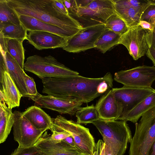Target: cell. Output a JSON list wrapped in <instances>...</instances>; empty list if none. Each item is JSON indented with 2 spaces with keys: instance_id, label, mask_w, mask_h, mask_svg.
I'll list each match as a JSON object with an SVG mask.
<instances>
[{
  "instance_id": "cell-13",
  "label": "cell",
  "mask_w": 155,
  "mask_h": 155,
  "mask_svg": "<svg viewBox=\"0 0 155 155\" xmlns=\"http://www.w3.org/2000/svg\"><path fill=\"white\" fill-rule=\"evenodd\" d=\"M35 105L58 112L61 114L74 115L81 107L83 103L40 94L33 100Z\"/></svg>"
},
{
  "instance_id": "cell-18",
  "label": "cell",
  "mask_w": 155,
  "mask_h": 155,
  "mask_svg": "<svg viewBox=\"0 0 155 155\" xmlns=\"http://www.w3.org/2000/svg\"><path fill=\"white\" fill-rule=\"evenodd\" d=\"M113 1L115 13L124 21L129 28L139 25L141 15L146 6L137 8L128 5L125 0Z\"/></svg>"
},
{
  "instance_id": "cell-12",
  "label": "cell",
  "mask_w": 155,
  "mask_h": 155,
  "mask_svg": "<svg viewBox=\"0 0 155 155\" xmlns=\"http://www.w3.org/2000/svg\"><path fill=\"white\" fill-rule=\"evenodd\" d=\"M116 100L122 106L123 113L130 110L155 92L152 87H140L124 86L112 89Z\"/></svg>"
},
{
  "instance_id": "cell-37",
  "label": "cell",
  "mask_w": 155,
  "mask_h": 155,
  "mask_svg": "<svg viewBox=\"0 0 155 155\" xmlns=\"http://www.w3.org/2000/svg\"><path fill=\"white\" fill-rule=\"evenodd\" d=\"M0 52L4 55H5V53L7 52V38L4 37L1 32H0Z\"/></svg>"
},
{
  "instance_id": "cell-33",
  "label": "cell",
  "mask_w": 155,
  "mask_h": 155,
  "mask_svg": "<svg viewBox=\"0 0 155 155\" xmlns=\"http://www.w3.org/2000/svg\"><path fill=\"white\" fill-rule=\"evenodd\" d=\"M52 132V135L48 138L54 143L60 142L71 136L68 132L64 130L60 131L53 130Z\"/></svg>"
},
{
  "instance_id": "cell-5",
  "label": "cell",
  "mask_w": 155,
  "mask_h": 155,
  "mask_svg": "<svg viewBox=\"0 0 155 155\" xmlns=\"http://www.w3.org/2000/svg\"><path fill=\"white\" fill-rule=\"evenodd\" d=\"M25 70L42 79L48 78H64L79 75L49 55L45 57L35 54L28 57L24 63Z\"/></svg>"
},
{
  "instance_id": "cell-20",
  "label": "cell",
  "mask_w": 155,
  "mask_h": 155,
  "mask_svg": "<svg viewBox=\"0 0 155 155\" xmlns=\"http://www.w3.org/2000/svg\"><path fill=\"white\" fill-rule=\"evenodd\" d=\"M24 116L35 127L39 129L52 130L53 118L41 107L35 105L28 108L22 112Z\"/></svg>"
},
{
  "instance_id": "cell-26",
  "label": "cell",
  "mask_w": 155,
  "mask_h": 155,
  "mask_svg": "<svg viewBox=\"0 0 155 155\" xmlns=\"http://www.w3.org/2000/svg\"><path fill=\"white\" fill-rule=\"evenodd\" d=\"M23 41L7 38V50L24 70L25 59Z\"/></svg>"
},
{
  "instance_id": "cell-8",
  "label": "cell",
  "mask_w": 155,
  "mask_h": 155,
  "mask_svg": "<svg viewBox=\"0 0 155 155\" xmlns=\"http://www.w3.org/2000/svg\"><path fill=\"white\" fill-rule=\"evenodd\" d=\"M114 79L124 86L151 87L155 81V67L142 65L115 73Z\"/></svg>"
},
{
  "instance_id": "cell-3",
  "label": "cell",
  "mask_w": 155,
  "mask_h": 155,
  "mask_svg": "<svg viewBox=\"0 0 155 155\" xmlns=\"http://www.w3.org/2000/svg\"><path fill=\"white\" fill-rule=\"evenodd\" d=\"M101 134L105 147L114 155H124L132 137L125 120L101 119L92 123Z\"/></svg>"
},
{
  "instance_id": "cell-44",
  "label": "cell",
  "mask_w": 155,
  "mask_h": 155,
  "mask_svg": "<svg viewBox=\"0 0 155 155\" xmlns=\"http://www.w3.org/2000/svg\"><path fill=\"white\" fill-rule=\"evenodd\" d=\"M149 155H155V140L151 147Z\"/></svg>"
},
{
  "instance_id": "cell-29",
  "label": "cell",
  "mask_w": 155,
  "mask_h": 155,
  "mask_svg": "<svg viewBox=\"0 0 155 155\" xmlns=\"http://www.w3.org/2000/svg\"><path fill=\"white\" fill-rule=\"evenodd\" d=\"M105 28L122 35L128 30L124 21L115 12L110 16L104 23Z\"/></svg>"
},
{
  "instance_id": "cell-19",
  "label": "cell",
  "mask_w": 155,
  "mask_h": 155,
  "mask_svg": "<svg viewBox=\"0 0 155 155\" xmlns=\"http://www.w3.org/2000/svg\"><path fill=\"white\" fill-rule=\"evenodd\" d=\"M0 90L3 93L4 101L8 107L12 110L18 107L22 96L8 71H5L0 78Z\"/></svg>"
},
{
  "instance_id": "cell-47",
  "label": "cell",
  "mask_w": 155,
  "mask_h": 155,
  "mask_svg": "<svg viewBox=\"0 0 155 155\" xmlns=\"http://www.w3.org/2000/svg\"><path fill=\"white\" fill-rule=\"evenodd\" d=\"M148 1L150 3L155 5V0H148Z\"/></svg>"
},
{
  "instance_id": "cell-48",
  "label": "cell",
  "mask_w": 155,
  "mask_h": 155,
  "mask_svg": "<svg viewBox=\"0 0 155 155\" xmlns=\"http://www.w3.org/2000/svg\"><path fill=\"white\" fill-rule=\"evenodd\" d=\"M80 155H85L84 154H81Z\"/></svg>"
},
{
  "instance_id": "cell-30",
  "label": "cell",
  "mask_w": 155,
  "mask_h": 155,
  "mask_svg": "<svg viewBox=\"0 0 155 155\" xmlns=\"http://www.w3.org/2000/svg\"><path fill=\"white\" fill-rule=\"evenodd\" d=\"M140 21H144L155 27V5L148 3L142 14Z\"/></svg>"
},
{
  "instance_id": "cell-32",
  "label": "cell",
  "mask_w": 155,
  "mask_h": 155,
  "mask_svg": "<svg viewBox=\"0 0 155 155\" xmlns=\"http://www.w3.org/2000/svg\"><path fill=\"white\" fill-rule=\"evenodd\" d=\"M10 155H44L35 146L26 147H18Z\"/></svg>"
},
{
  "instance_id": "cell-7",
  "label": "cell",
  "mask_w": 155,
  "mask_h": 155,
  "mask_svg": "<svg viewBox=\"0 0 155 155\" xmlns=\"http://www.w3.org/2000/svg\"><path fill=\"white\" fill-rule=\"evenodd\" d=\"M13 113L14 138L18 142V147L26 148L35 146L47 130L37 128L24 116L22 112L15 110Z\"/></svg>"
},
{
  "instance_id": "cell-38",
  "label": "cell",
  "mask_w": 155,
  "mask_h": 155,
  "mask_svg": "<svg viewBox=\"0 0 155 155\" xmlns=\"http://www.w3.org/2000/svg\"><path fill=\"white\" fill-rule=\"evenodd\" d=\"M54 2L55 5L62 12L67 15H69L62 0H54Z\"/></svg>"
},
{
  "instance_id": "cell-15",
  "label": "cell",
  "mask_w": 155,
  "mask_h": 155,
  "mask_svg": "<svg viewBox=\"0 0 155 155\" xmlns=\"http://www.w3.org/2000/svg\"><path fill=\"white\" fill-rule=\"evenodd\" d=\"M95 106L100 119L103 120H117L123 113V107L116 100L112 89L101 96Z\"/></svg>"
},
{
  "instance_id": "cell-2",
  "label": "cell",
  "mask_w": 155,
  "mask_h": 155,
  "mask_svg": "<svg viewBox=\"0 0 155 155\" xmlns=\"http://www.w3.org/2000/svg\"><path fill=\"white\" fill-rule=\"evenodd\" d=\"M9 6L19 16L32 17L59 27L75 35L83 27L76 19L62 12L54 0H7Z\"/></svg>"
},
{
  "instance_id": "cell-1",
  "label": "cell",
  "mask_w": 155,
  "mask_h": 155,
  "mask_svg": "<svg viewBox=\"0 0 155 155\" xmlns=\"http://www.w3.org/2000/svg\"><path fill=\"white\" fill-rule=\"evenodd\" d=\"M41 80L43 93L87 104L111 89L113 81L109 72L97 78L78 75L64 78H45Z\"/></svg>"
},
{
  "instance_id": "cell-39",
  "label": "cell",
  "mask_w": 155,
  "mask_h": 155,
  "mask_svg": "<svg viewBox=\"0 0 155 155\" xmlns=\"http://www.w3.org/2000/svg\"><path fill=\"white\" fill-rule=\"evenodd\" d=\"M146 54L152 61L155 67V49L152 47L149 48Z\"/></svg>"
},
{
  "instance_id": "cell-31",
  "label": "cell",
  "mask_w": 155,
  "mask_h": 155,
  "mask_svg": "<svg viewBox=\"0 0 155 155\" xmlns=\"http://www.w3.org/2000/svg\"><path fill=\"white\" fill-rule=\"evenodd\" d=\"M24 76L28 88L29 98L33 100L40 94L37 91L35 82L33 78L27 75L25 72Z\"/></svg>"
},
{
  "instance_id": "cell-34",
  "label": "cell",
  "mask_w": 155,
  "mask_h": 155,
  "mask_svg": "<svg viewBox=\"0 0 155 155\" xmlns=\"http://www.w3.org/2000/svg\"><path fill=\"white\" fill-rule=\"evenodd\" d=\"M62 1L69 15L76 16L78 11V7L76 0H62Z\"/></svg>"
},
{
  "instance_id": "cell-22",
  "label": "cell",
  "mask_w": 155,
  "mask_h": 155,
  "mask_svg": "<svg viewBox=\"0 0 155 155\" xmlns=\"http://www.w3.org/2000/svg\"><path fill=\"white\" fill-rule=\"evenodd\" d=\"M155 107V92L130 110L123 113L117 120L130 121L135 124L147 111Z\"/></svg>"
},
{
  "instance_id": "cell-14",
  "label": "cell",
  "mask_w": 155,
  "mask_h": 155,
  "mask_svg": "<svg viewBox=\"0 0 155 155\" xmlns=\"http://www.w3.org/2000/svg\"><path fill=\"white\" fill-rule=\"evenodd\" d=\"M68 39L52 33L38 31H28L26 39L38 50L63 48Z\"/></svg>"
},
{
  "instance_id": "cell-43",
  "label": "cell",
  "mask_w": 155,
  "mask_h": 155,
  "mask_svg": "<svg viewBox=\"0 0 155 155\" xmlns=\"http://www.w3.org/2000/svg\"><path fill=\"white\" fill-rule=\"evenodd\" d=\"M63 140L72 146H75L74 140L71 136L67 137Z\"/></svg>"
},
{
  "instance_id": "cell-24",
  "label": "cell",
  "mask_w": 155,
  "mask_h": 155,
  "mask_svg": "<svg viewBox=\"0 0 155 155\" xmlns=\"http://www.w3.org/2000/svg\"><path fill=\"white\" fill-rule=\"evenodd\" d=\"M121 35L105 29L94 44L95 48L104 54L114 46L118 45Z\"/></svg>"
},
{
  "instance_id": "cell-25",
  "label": "cell",
  "mask_w": 155,
  "mask_h": 155,
  "mask_svg": "<svg viewBox=\"0 0 155 155\" xmlns=\"http://www.w3.org/2000/svg\"><path fill=\"white\" fill-rule=\"evenodd\" d=\"M27 31L22 25H17L10 23L0 24V32L5 38L24 41L27 39Z\"/></svg>"
},
{
  "instance_id": "cell-41",
  "label": "cell",
  "mask_w": 155,
  "mask_h": 155,
  "mask_svg": "<svg viewBox=\"0 0 155 155\" xmlns=\"http://www.w3.org/2000/svg\"><path fill=\"white\" fill-rule=\"evenodd\" d=\"M78 7H84L89 5L93 0H75Z\"/></svg>"
},
{
  "instance_id": "cell-27",
  "label": "cell",
  "mask_w": 155,
  "mask_h": 155,
  "mask_svg": "<svg viewBox=\"0 0 155 155\" xmlns=\"http://www.w3.org/2000/svg\"><path fill=\"white\" fill-rule=\"evenodd\" d=\"M77 118V122L86 125L92 123L100 119L99 115L95 106L92 104L81 107L75 114Z\"/></svg>"
},
{
  "instance_id": "cell-42",
  "label": "cell",
  "mask_w": 155,
  "mask_h": 155,
  "mask_svg": "<svg viewBox=\"0 0 155 155\" xmlns=\"http://www.w3.org/2000/svg\"><path fill=\"white\" fill-rule=\"evenodd\" d=\"M99 146V155H104V143L101 140H99L97 141Z\"/></svg>"
},
{
  "instance_id": "cell-46",
  "label": "cell",
  "mask_w": 155,
  "mask_h": 155,
  "mask_svg": "<svg viewBox=\"0 0 155 155\" xmlns=\"http://www.w3.org/2000/svg\"><path fill=\"white\" fill-rule=\"evenodd\" d=\"M104 155H114L111 153L105 147V145Z\"/></svg>"
},
{
  "instance_id": "cell-17",
  "label": "cell",
  "mask_w": 155,
  "mask_h": 155,
  "mask_svg": "<svg viewBox=\"0 0 155 155\" xmlns=\"http://www.w3.org/2000/svg\"><path fill=\"white\" fill-rule=\"evenodd\" d=\"M21 25L27 31H38L55 34L69 39L75 35L59 27L47 23L31 17L18 16Z\"/></svg>"
},
{
  "instance_id": "cell-28",
  "label": "cell",
  "mask_w": 155,
  "mask_h": 155,
  "mask_svg": "<svg viewBox=\"0 0 155 155\" xmlns=\"http://www.w3.org/2000/svg\"><path fill=\"white\" fill-rule=\"evenodd\" d=\"M5 23L21 25L18 16L8 5L7 0H0V24Z\"/></svg>"
},
{
  "instance_id": "cell-6",
  "label": "cell",
  "mask_w": 155,
  "mask_h": 155,
  "mask_svg": "<svg viewBox=\"0 0 155 155\" xmlns=\"http://www.w3.org/2000/svg\"><path fill=\"white\" fill-rule=\"evenodd\" d=\"M65 130L73 138L75 147L85 155H92L96 148L94 139L89 129L61 115L53 119L52 130Z\"/></svg>"
},
{
  "instance_id": "cell-9",
  "label": "cell",
  "mask_w": 155,
  "mask_h": 155,
  "mask_svg": "<svg viewBox=\"0 0 155 155\" xmlns=\"http://www.w3.org/2000/svg\"><path fill=\"white\" fill-rule=\"evenodd\" d=\"M105 29L104 24L83 27L68 39L67 45L62 48L67 52L75 53L95 48V43Z\"/></svg>"
},
{
  "instance_id": "cell-16",
  "label": "cell",
  "mask_w": 155,
  "mask_h": 155,
  "mask_svg": "<svg viewBox=\"0 0 155 155\" xmlns=\"http://www.w3.org/2000/svg\"><path fill=\"white\" fill-rule=\"evenodd\" d=\"M35 146L44 155H80L84 154L75 146H72L63 140L54 143L49 139L48 137L41 138Z\"/></svg>"
},
{
  "instance_id": "cell-40",
  "label": "cell",
  "mask_w": 155,
  "mask_h": 155,
  "mask_svg": "<svg viewBox=\"0 0 155 155\" xmlns=\"http://www.w3.org/2000/svg\"><path fill=\"white\" fill-rule=\"evenodd\" d=\"M139 25L141 28L146 30L152 31L154 28L150 23L144 21H140Z\"/></svg>"
},
{
  "instance_id": "cell-11",
  "label": "cell",
  "mask_w": 155,
  "mask_h": 155,
  "mask_svg": "<svg viewBox=\"0 0 155 155\" xmlns=\"http://www.w3.org/2000/svg\"><path fill=\"white\" fill-rule=\"evenodd\" d=\"M146 33L147 30L139 25L130 28L121 36L119 44L125 46L133 59L137 60L146 54L149 48Z\"/></svg>"
},
{
  "instance_id": "cell-35",
  "label": "cell",
  "mask_w": 155,
  "mask_h": 155,
  "mask_svg": "<svg viewBox=\"0 0 155 155\" xmlns=\"http://www.w3.org/2000/svg\"><path fill=\"white\" fill-rule=\"evenodd\" d=\"M146 30V38L149 48L155 49V27L152 31Z\"/></svg>"
},
{
  "instance_id": "cell-10",
  "label": "cell",
  "mask_w": 155,
  "mask_h": 155,
  "mask_svg": "<svg viewBox=\"0 0 155 155\" xmlns=\"http://www.w3.org/2000/svg\"><path fill=\"white\" fill-rule=\"evenodd\" d=\"M113 0H93L88 5L78 7L76 16L93 23L104 24L115 13Z\"/></svg>"
},
{
  "instance_id": "cell-23",
  "label": "cell",
  "mask_w": 155,
  "mask_h": 155,
  "mask_svg": "<svg viewBox=\"0 0 155 155\" xmlns=\"http://www.w3.org/2000/svg\"><path fill=\"white\" fill-rule=\"evenodd\" d=\"M14 116L4 100L0 101V143L4 142L11 131L14 123Z\"/></svg>"
},
{
  "instance_id": "cell-45",
  "label": "cell",
  "mask_w": 155,
  "mask_h": 155,
  "mask_svg": "<svg viewBox=\"0 0 155 155\" xmlns=\"http://www.w3.org/2000/svg\"><path fill=\"white\" fill-rule=\"evenodd\" d=\"M99 146L98 143L97 142L96 144V148L94 153L92 155H99Z\"/></svg>"
},
{
  "instance_id": "cell-36",
  "label": "cell",
  "mask_w": 155,
  "mask_h": 155,
  "mask_svg": "<svg viewBox=\"0 0 155 155\" xmlns=\"http://www.w3.org/2000/svg\"><path fill=\"white\" fill-rule=\"evenodd\" d=\"M5 71H8V68L5 56L2 52H0V78L2 77Z\"/></svg>"
},
{
  "instance_id": "cell-21",
  "label": "cell",
  "mask_w": 155,
  "mask_h": 155,
  "mask_svg": "<svg viewBox=\"0 0 155 155\" xmlns=\"http://www.w3.org/2000/svg\"><path fill=\"white\" fill-rule=\"evenodd\" d=\"M5 58L8 71L23 97H29L28 88L25 79V71L16 61L7 52Z\"/></svg>"
},
{
  "instance_id": "cell-4",
  "label": "cell",
  "mask_w": 155,
  "mask_h": 155,
  "mask_svg": "<svg viewBox=\"0 0 155 155\" xmlns=\"http://www.w3.org/2000/svg\"><path fill=\"white\" fill-rule=\"evenodd\" d=\"M135 125L129 155H149L155 140V107L145 113Z\"/></svg>"
}]
</instances>
